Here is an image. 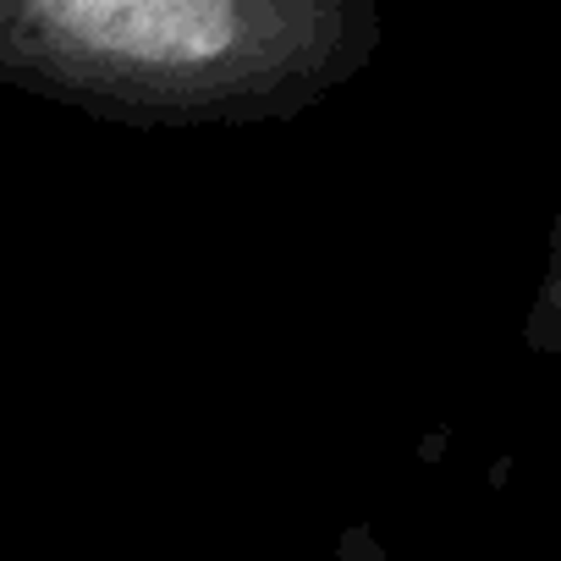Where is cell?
Returning a JSON list of instances; mask_svg holds the SVG:
<instances>
[{"label": "cell", "mask_w": 561, "mask_h": 561, "mask_svg": "<svg viewBox=\"0 0 561 561\" xmlns=\"http://www.w3.org/2000/svg\"><path fill=\"white\" fill-rule=\"evenodd\" d=\"M380 39V0H0V89L122 127H264L364 78Z\"/></svg>", "instance_id": "6da1fadb"}, {"label": "cell", "mask_w": 561, "mask_h": 561, "mask_svg": "<svg viewBox=\"0 0 561 561\" xmlns=\"http://www.w3.org/2000/svg\"><path fill=\"white\" fill-rule=\"evenodd\" d=\"M523 347L539 353V358H561V209H556V220H550L539 287H534L528 314H523Z\"/></svg>", "instance_id": "7a4b0ae2"}]
</instances>
